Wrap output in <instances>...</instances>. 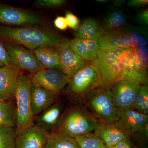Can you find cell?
Segmentation results:
<instances>
[{"label": "cell", "instance_id": "obj_1", "mask_svg": "<svg viewBox=\"0 0 148 148\" xmlns=\"http://www.w3.org/2000/svg\"><path fill=\"white\" fill-rule=\"evenodd\" d=\"M0 40L33 51L43 45L60 47L67 40L49 29L35 26L11 27L0 25Z\"/></svg>", "mask_w": 148, "mask_h": 148}, {"label": "cell", "instance_id": "obj_2", "mask_svg": "<svg viewBox=\"0 0 148 148\" xmlns=\"http://www.w3.org/2000/svg\"><path fill=\"white\" fill-rule=\"evenodd\" d=\"M133 49H116L112 50L100 49L94 63L98 70L100 79V87L111 88L121 79L125 64Z\"/></svg>", "mask_w": 148, "mask_h": 148}, {"label": "cell", "instance_id": "obj_3", "mask_svg": "<svg viewBox=\"0 0 148 148\" xmlns=\"http://www.w3.org/2000/svg\"><path fill=\"white\" fill-rule=\"evenodd\" d=\"M97 42L102 50L141 48L147 45V32L142 27L127 24L114 31L106 32Z\"/></svg>", "mask_w": 148, "mask_h": 148}, {"label": "cell", "instance_id": "obj_4", "mask_svg": "<svg viewBox=\"0 0 148 148\" xmlns=\"http://www.w3.org/2000/svg\"><path fill=\"white\" fill-rule=\"evenodd\" d=\"M32 74L21 75L15 90L14 100L16 102V133L34 125L30 99L32 83Z\"/></svg>", "mask_w": 148, "mask_h": 148}, {"label": "cell", "instance_id": "obj_5", "mask_svg": "<svg viewBox=\"0 0 148 148\" xmlns=\"http://www.w3.org/2000/svg\"><path fill=\"white\" fill-rule=\"evenodd\" d=\"M86 103L96 119L113 123L116 120V108L114 104L110 88L99 87L86 97Z\"/></svg>", "mask_w": 148, "mask_h": 148}, {"label": "cell", "instance_id": "obj_6", "mask_svg": "<svg viewBox=\"0 0 148 148\" xmlns=\"http://www.w3.org/2000/svg\"><path fill=\"white\" fill-rule=\"evenodd\" d=\"M68 92L76 98H85L101 85L95 64L88 63L70 78Z\"/></svg>", "mask_w": 148, "mask_h": 148}, {"label": "cell", "instance_id": "obj_7", "mask_svg": "<svg viewBox=\"0 0 148 148\" xmlns=\"http://www.w3.org/2000/svg\"><path fill=\"white\" fill-rule=\"evenodd\" d=\"M97 121L82 109L74 108L66 114L58 130L75 138L93 131Z\"/></svg>", "mask_w": 148, "mask_h": 148}, {"label": "cell", "instance_id": "obj_8", "mask_svg": "<svg viewBox=\"0 0 148 148\" xmlns=\"http://www.w3.org/2000/svg\"><path fill=\"white\" fill-rule=\"evenodd\" d=\"M147 47L132 50L125 64L121 79L137 83L141 85H148Z\"/></svg>", "mask_w": 148, "mask_h": 148}, {"label": "cell", "instance_id": "obj_9", "mask_svg": "<svg viewBox=\"0 0 148 148\" xmlns=\"http://www.w3.org/2000/svg\"><path fill=\"white\" fill-rule=\"evenodd\" d=\"M1 42L7 51L11 63L18 70L26 71L33 75L44 68L33 52L24 47Z\"/></svg>", "mask_w": 148, "mask_h": 148}, {"label": "cell", "instance_id": "obj_10", "mask_svg": "<svg viewBox=\"0 0 148 148\" xmlns=\"http://www.w3.org/2000/svg\"><path fill=\"white\" fill-rule=\"evenodd\" d=\"M39 15L29 11L0 4V24L8 27L34 26L40 24Z\"/></svg>", "mask_w": 148, "mask_h": 148}, {"label": "cell", "instance_id": "obj_11", "mask_svg": "<svg viewBox=\"0 0 148 148\" xmlns=\"http://www.w3.org/2000/svg\"><path fill=\"white\" fill-rule=\"evenodd\" d=\"M116 117L114 124L130 138L148 124V115L130 108H116Z\"/></svg>", "mask_w": 148, "mask_h": 148}, {"label": "cell", "instance_id": "obj_12", "mask_svg": "<svg viewBox=\"0 0 148 148\" xmlns=\"http://www.w3.org/2000/svg\"><path fill=\"white\" fill-rule=\"evenodd\" d=\"M70 78L57 69L44 68L32 75V84L57 95L69 83Z\"/></svg>", "mask_w": 148, "mask_h": 148}, {"label": "cell", "instance_id": "obj_13", "mask_svg": "<svg viewBox=\"0 0 148 148\" xmlns=\"http://www.w3.org/2000/svg\"><path fill=\"white\" fill-rule=\"evenodd\" d=\"M141 85L127 80L120 79L110 88L112 97L116 108H132Z\"/></svg>", "mask_w": 148, "mask_h": 148}, {"label": "cell", "instance_id": "obj_14", "mask_svg": "<svg viewBox=\"0 0 148 148\" xmlns=\"http://www.w3.org/2000/svg\"><path fill=\"white\" fill-rule=\"evenodd\" d=\"M48 131L34 124L16 133L15 148H45Z\"/></svg>", "mask_w": 148, "mask_h": 148}, {"label": "cell", "instance_id": "obj_15", "mask_svg": "<svg viewBox=\"0 0 148 148\" xmlns=\"http://www.w3.org/2000/svg\"><path fill=\"white\" fill-rule=\"evenodd\" d=\"M67 40L58 48L60 71L71 78L88 63L81 58L69 47Z\"/></svg>", "mask_w": 148, "mask_h": 148}, {"label": "cell", "instance_id": "obj_16", "mask_svg": "<svg viewBox=\"0 0 148 148\" xmlns=\"http://www.w3.org/2000/svg\"><path fill=\"white\" fill-rule=\"evenodd\" d=\"M20 70L12 64L0 67V98L6 101L14 100Z\"/></svg>", "mask_w": 148, "mask_h": 148}, {"label": "cell", "instance_id": "obj_17", "mask_svg": "<svg viewBox=\"0 0 148 148\" xmlns=\"http://www.w3.org/2000/svg\"><path fill=\"white\" fill-rule=\"evenodd\" d=\"M93 131V134L103 142L107 148L112 147L121 141L130 138L112 123L98 121Z\"/></svg>", "mask_w": 148, "mask_h": 148}, {"label": "cell", "instance_id": "obj_18", "mask_svg": "<svg viewBox=\"0 0 148 148\" xmlns=\"http://www.w3.org/2000/svg\"><path fill=\"white\" fill-rule=\"evenodd\" d=\"M56 94L45 88L32 84L30 90L31 108L34 116L42 112L53 105Z\"/></svg>", "mask_w": 148, "mask_h": 148}, {"label": "cell", "instance_id": "obj_19", "mask_svg": "<svg viewBox=\"0 0 148 148\" xmlns=\"http://www.w3.org/2000/svg\"><path fill=\"white\" fill-rule=\"evenodd\" d=\"M68 43L70 48L85 61L93 64L96 61L100 50L97 40L75 38L69 41Z\"/></svg>", "mask_w": 148, "mask_h": 148}, {"label": "cell", "instance_id": "obj_20", "mask_svg": "<svg viewBox=\"0 0 148 148\" xmlns=\"http://www.w3.org/2000/svg\"><path fill=\"white\" fill-rule=\"evenodd\" d=\"M106 32L97 19L88 18L82 22L74 36L75 38L83 39L98 40Z\"/></svg>", "mask_w": 148, "mask_h": 148}, {"label": "cell", "instance_id": "obj_21", "mask_svg": "<svg viewBox=\"0 0 148 148\" xmlns=\"http://www.w3.org/2000/svg\"><path fill=\"white\" fill-rule=\"evenodd\" d=\"M58 48L49 45H43L33 51L40 63L46 69L60 71Z\"/></svg>", "mask_w": 148, "mask_h": 148}, {"label": "cell", "instance_id": "obj_22", "mask_svg": "<svg viewBox=\"0 0 148 148\" xmlns=\"http://www.w3.org/2000/svg\"><path fill=\"white\" fill-rule=\"evenodd\" d=\"M45 148H79L74 138L59 130L49 132Z\"/></svg>", "mask_w": 148, "mask_h": 148}, {"label": "cell", "instance_id": "obj_23", "mask_svg": "<svg viewBox=\"0 0 148 148\" xmlns=\"http://www.w3.org/2000/svg\"><path fill=\"white\" fill-rule=\"evenodd\" d=\"M61 107L53 104L41 113L38 120V125L47 131L53 129L58 124L61 116Z\"/></svg>", "mask_w": 148, "mask_h": 148}, {"label": "cell", "instance_id": "obj_24", "mask_svg": "<svg viewBox=\"0 0 148 148\" xmlns=\"http://www.w3.org/2000/svg\"><path fill=\"white\" fill-rule=\"evenodd\" d=\"M127 25L126 17L124 13L119 10L113 9L103 18L101 26L105 32H110Z\"/></svg>", "mask_w": 148, "mask_h": 148}, {"label": "cell", "instance_id": "obj_25", "mask_svg": "<svg viewBox=\"0 0 148 148\" xmlns=\"http://www.w3.org/2000/svg\"><path fill=\"white\" fill-rule=\"evenodd\" d=\"M16 126V107L11 101L0 98V127Z\"/></svg>", "mask_w": 148, "mask_h": 148}, {"label": "cell", "instance_id": "obj_26", "mask_svg": "<svg viewBox=\"0 0 148 148\" xmlns=\"http://www.w3.org/2000/svg\"><path fill=\"white\" fill-rule=\"evenodd\" d=\"M79 148H107L93 133H89L74 138Z\"/></svg>", "mask_w": 148, "mask_h": 148}, {"label": "cell", "instance_id": "obj_27", "mask_svg": "<svg viewBox=\"0 0 148 148\" xmlns=\"http://www.w3.org/2000/svg\"><path fill=\"white\" fill-rule=\"evenodd\" d=\"M132 109L148 115V86L141 85Z\"/></svg>", "mask_w": 148, "mask_h": 148}, {"label": "cell", "instance_id": "obj_28", "mask_svg": "<svg viewBox=\"0 0 148 148\" xmlns=\"http://www.w3.org/2000/svg\"><path fill=\"white\" fill-rule=\"evenodd\" d=\"M15 127H0V148H15Z\"/></svg>", "mask_w": 148, "mask_h": 148}, {"label": "cell", "instance_id": "obj_29", "mask_svg": "<svg viewBox=\"0 0 148 148\" xmlns=\"http://www.w3.org/2000/svg\"><path fill=\"white\" fill-rule=\"evenodd\" d=\"M66 0H37L34 3L35 7L40 8H54L63 5Z\"/></svg>", "mask_w": 148, "mask_h": 148}, {"label": "cell", "instance_id": "obj_30", "mask_svg": "<svg viewBox=\"0 0 148 148\" xmlns=\"http://www.w3.org/2000/svg\"><path fill=\"white\" fill-rule=\"evenodd\" d=\"M68 27L76 31L80 25L79 18L70 12H67L65 15Z\"/></svg>", "mask_w": 148, "mask_h": 148}, {"label": "cell", "instance_id": "obj_31", "mask_svg": "<svg viewBox=\"0 0 148 148\" xmlns=\"http://www.w3.org/2000/svg\"><path fill=\"white\" fill-rule=\"evenodd\" d=\"M11 64L7 51L2 42L0 40V67Z\"/></svg>", "mask_w": 148, "mask_h": 148}, {"label": "cell", "instance_id": "obj_32", "mask_svg": "<svg viewBox=\"0 0 148 148\" xmlns=\"http://www.w3.org/2000/svg\"><path fill=\"white\" fill-rule=\"evenodd\" d=\"M136 20L138 23L144 26L148 25V9L145 10L140 12L137 14Z\"/></svg>", "mask_w": 148, "mask_h": 148}, {"label": "cell", "instance_id": "obj_33", "mask_svg": "<svg viewBox=\"0 0 148 148\" xmlns=\"http://www.w3.org/2000/svg\"><path fill=\"white\" fill-rule=\"evenodd\" d=\"M53 24L56 28L62 31L66 30L68 28L67 21L64 16H57L53 21Z\"/></svg>", "mask_w": 148, "mask_h": 148}, {"label": "cell", "instance_id": "obj_34", "mask_svg": "<svg viewBox=\"0 0 148 148\" xmlns=\"http://www.w3.org/2000/svg\"><path fill=\"white\" fill-rule=\"evenodd\" d=\"M147 0H130L127 2V5L132 8L140 7L148 4Z\"/></svg>", "mask_w": 148, "mask_h": 148}, {"label": "cell", "instance_id": "obj_35", "mask_svg": "<svg viewBox=\"0 0 148 148\" xmlns=\"http://www.w3.org/2000/svg\"><path fill=\"white\" fill-rule=\"evenodd\" d=\"M111 148H133L130 138L125 139Z\"/></svg>", "mask_w": 148, "mask_h": 148}, {"label": "cell", "instance_id": "obj_36", "mask_svg": "<svg viewBox=\"0 0 148 148\" xmlns=\"http://www.w3.org/2000/svg\"><path fill=\"white\" fill-rule=\"evenodd\" d=\"M125 1H120V0L115 1L114 2V5L117 6H120L124 3Z\"/></svg>", "mask_w": 148, "mask_h": 148}, {"label": "cell", "instance_id": "obj_37", "mask_svg": "<svg viewBox=\"0 0 148 148\" xmlns=\"http://www.w3.org/2000/svg\"><path fill=\"white\" fill-rule=\"evenodd\" d=\"M96 1L98 3H105L107 2L108 1H107V0H97V1Z\"/></svg>", "mask_w": 148, "mask_h": 148}]
</instances>
